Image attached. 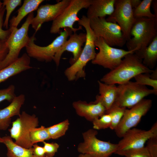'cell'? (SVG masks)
Segmentation results:
<instances>
[{"mask_svg":"<svg viewBox=\"0 0 157 157\" xmlns=\"http://www.w3.org/2000/svg\"><path fill=\"white\" fill-rule=\"evenodd\" d=\"M94 45L99 49L92 64L98 65L112 70L117 67L127 54L134 53V51L126 50L113 47L107 44L101 38H96Z\"/></svg>","mask_w":157,"mask_h":157,"instance_id":"8fae6325","label":"cell"},{"mask_svg":"<svg viewBox=\"0 0 157 157\" xmlns=\"http://www.w3.org/2000/svg\"><path fill=\"white\" fill-rule=\"evenodd\" d=\"M98 132L90 129L83 133L84 142L79 143L78 151L89 157H109L117 150V144L102 141L97 138Z\"/></svg>","mask_w":157,"mask_h":157,"instance_id":"5b68a950","label":"cell"},{"mask_svg":"<svg viewBox=\"0 0 157 157\" xmlns=\"http://www.w3.org/2000/svg\"><path fill=\"white\" fill-rule=\"evenodd\" d=\"M157 61V36L146 48L142 59L143 64L150 69L155 67Z\"/></svg>","mask_w":157,"mask_h":157,"instance_id":"cb8c5ba5","label":"cell"},{"mask_svg":"<svg viewBox=\"0 0 157 157\" xmlns=\"http://www.w3.org/2000/svg\"><path fill=\"white\" fill-rule=\"evenodd\" d=\"M30 57L26 53L6 67L0 70V83L10 77L32 68L30 65Z\"/></svg>","mask_w":157,"mask_h":157,"instance_id":"ffe728a7","label":"cell"},{"mask_svg":"<svg viewBox=\"0 0 157 157\" xmlns=\"http://www.w3.org/2000/svg\"><path fill=\"white\" fill-rule=\"evenodd\" d=\"M72 105L78 115L92 122L106 112L105 107L99 102L88 103L85 101L79 100L74 102Z\"/></svg>","mask_w":157,"mask_h":157,"instance_id":"e0dca14e","label":"cell"},{"mask_svg":"<svg viewBox=\"0 0 157 157\" xmlns=\"http://www.w3.org/2000/svg\"><path fill=\"white\" fill-rule=\"evenodd\" d=\"M3 6H5L6 11L5 19L3 22V26L7 29L8 28V21L10 16L15 9L21 4V0H4Z\"/></svg>","mask_w":157,"mask_h":157,"instance_id":"f546056e","label":"cell"},{"mask_svg":"<svg viewBox=\"0 0 157 157\" xmlns=\"http://www.w3.org/2000/svg\"><path fill=\"white\" fill-rule=\"evenodd\" d=\"M15 90V86L13 85L6 88L0 90V102L5 100L11 102L16 96Z\"/></svg>","mask_w":157,"mask_h":157,"instance_id":"d6a6232c","label":"cell"},{"mask_svg":"<svg viewBox=\"0 0 157 157\" xmlns=\"http://www.w3.org/2000/svg\"><path fill=\"white\" fill-rule=\"evenodd\" d=\"M69 123L67 119L58 124L47 127L51 139H57L65 135Z\"/></svg>","mask_w":157,"mask_h":157,"instance_id":"484cf974","label":"cell"},{"mask_svg":"<svg viewBox=\"0 0 157 157\" xmlns=\"http://www.w3.org/2000/svg\"><path fill=\"white\" fill-rule=\"evenodd\" d=\"M146 147L150 157H157V136L149 139Z\"/></svg>","mask_w":157,"mask_h":157,"instance_id":"d590c367","label":"cell"},{"mask_svg":"<svg viewBox=\"0 0 157 157\" xmlns=\"http://www.w3.org/2000/svg\"><path fill=\"white\" fill-rule=\"evenodd\" d=\"M70 0H63L54 4L42 5L37 10V14L31 22V25L36 32L44 22L54 21L69 5Z\"/></svg>","mask_w":157,"mask_h":157,"instance_id":"9a60e30c","label":"cell"},{"mask_svg":"<svg viewBox=\"0 0 157 157\" xmlns=\"http://www.w3.org/2000/svg\"><path fill=\"white\" fill-rule=\"evenodd\" d=\"M78 22L79 25L85 28L86 39L84 47L78 59L65 70V74L69 81L76 80L80 78H85L86 74L84 68L88 62L94 59L97 53L94 44L97 37L90 27V19L83 15Z\"/></svg>","mask_w":157,"mask_h":157,"instance_id":"3957f363","label":"cell"},{"mask_svg":"<svg viewBox=\"0 0 157 157\" xmlns=\"http://www.w3.org/2000/svg\"><path fill=\"white\" fill-rule=\"evenodd\" d=\"M72 31L69 28H64L60 31V35L49 44L44 47L37 45L34 42L35 34L30 37L28 45L25 47L26 53L30 57L40 61L50 62L53 60L56 54L67 40Z\"/></svg>","mask_w":157,"mask_h":157,"instance_id":"8992f818","label":"cell"},{"mask_svg":"<svg viewBox=\"0 0 157 157\" xmlns=\"http://www.w3.org/2000/svg\"><path fill=\"white\" fill-rule=\"evenodd\" d=\"M3 142V140L2 138L0 137V143H2Z\"/></svg>","mask_w":157,"mask_h":157,"instance_id":"ee69618b","label":"cell"},{"mask_svg":"<svg viewBox=\"0 0 157 157\" xmlns=\"http://www.w3.org/2000/svg\"><path fill=\"white\" fill-rule=\"evenodd\" d=\"M90 25L97 38H101L109 46L122 47L126 42L119 26L106 21L105 17L90 19Z\"/></svg>","mask_w":157,"mask_h":157,"instance_id":"52a82bcc","label":"cell"},{"mask_svg":"<svg viewBox=\"0 0 157 157\" xmlns=\"http://www.w3.org/2000/svg\"><path fill=\"white\" fill-rule=\"evenodd\" d=\"M157 68L150 74V76L152 79L157 80Z\"/></svg>","mask_w":157,"mask_h":157,"instance_id":"60d3db41","label":"cell"},{"mask_svg":"<svg viewBox=\"0 0 157 157\" xmlns=\"http://www.w3.org/2000/svg\"><path fill=\"white\" fill-rule=\"evenodd\" d=\"M30 138L33 145L38 142H43L51 139L47 128L43 126L32 129L30 133Z\"/></svg>","mask_w":157,"mask_h":157,"instance_id":"4316f807","label":"cell"},{"mask_svg":"<svg viewBox=\"0 0 157 157\" xmlns=\"http://www.w3.org/2000/svg\"><path fill=\"white\" fill-rule=\"evenodd\" d=\"M3 6V3L0 0V9Z\"/></svg>","mask_w":157,"mask_h":157,"instance_id":"7bdbcfd3","label":"cell"},{"mask_svg":"<svg viewBox=\"0 0 157 157\" xmlns=\"http://www.w3.org/2000/svg\"><path fill=\"white\" fill-rule=\"evenodd\" d=\"M78 157H89V156L87 154H81L79 155Z\"/></svg>","mask_w":157,"mask_h":157,"instance_id":"b9f144b4","label":"cell"},{"mask_svg":"<svg viewBox=\"0 0 157 157\" xmlns=\"http://www.w3.org/2000/svg\"><path fill=\"white\" fill-rule=\"evenodd\" d=\"M93 128L95 130L104 129L110 127L111 118L110 114L105 113L92 122Z\"/></svg>","mask_w":157,"mask_h":157,"instance_id":"4dcf8cb0","label":"cell"},{"mask_svg":"<svg viewBox=\"0 0 157 157\" xmlns=\"http://www.w3.org/2000/svg\"><path fill=\"white\" fill-rule=\"evenodd\" d=\"M152 105L151 100L144 99L130 109L126 108L115 130L117 136L122 138L126 132L136 126L149 111Z\"/></svg>","mask_w":157,"mask_h":157,"instance_id":"7c38bea8","label":"cell"},{"mask_svg":"<svg viewBox=\"0 0 157 157\" xmlns=\"http://www.w3.org/2000/svg\"><path fill=\"white\" fill-rule=\"evenodd\" d=\"M38 119L34 114L29 115L23 111L9 129L10 137L15 140V143L27 149L32 147L30 138L31 130L39 126Z\"/></svg>","mask_w":157,"mask_h":157,"instance_id":"9c48e42d","label":"cell"},{"mask_svg":"<svg viewBox=\"0 0 157 157\" xmlns=\"http://www.w3.org/2000/svg\"><path fill=\"white\" fill-rule=\"evenodd\" d=\"M117 97L114 103L121 107L130 108L149 95H156L153 89L129 81L117 86Z\"/></svg>","mask_w":157,"mask_h":157,"instance_id":"ba28073f","label":"cell"},{"mask_svg":"<svg viewBox=\"0 0 157 157\" xmlns=\"http://www.w3.org/2000/svg\"><path fill=\"white\" fill-rule=\"evenodd\" d=\"M86 39V33H76L69 36V39L67 40L55 55L53 59L57 66L60 63V60L63 52L67 51L72 53L73 57L70 60L71 65L75 63L79 57L83 48L82 46L85 43Z\"/></svg>","mask_w":157,"mask_h":157,"instance_id":"2e32d148","label":"cell"},{"mask_svg":"<svg viewBox=\"0 0 157 157\" xmlns=\"http://www.w3.org/2000/svg\"><path fill=\"white\" fill-rule=\"evenodd\" d=\"M131 6L133 9L138 7L141 2L140 0H130Z\"/></svg>","mask_w":157,"mask_h":157,"instance_id":"ab89813d","label":"cell"},{"mask_svg":"<svg viewBox=\"0 0 157 157\" xmlns=\"http://www.w3.org/2000/svg\"><path fill=\"white\" fill-rule=\"evenodd\" d=\"M33 154L35 157H45V153L43 147L35 144L32 147Z\"/></svg>","mask_w":157,"mask_h":157,"instance_id":"74e56055","label":"cell"},{"mask_svg":"<svg viewBox=\"0 0 157 157\" xmlns=\"http://www.w3.org/2000/svg\"><path fill=\"white\" fill-rule=\"evenodd\" d=\"M8 52L6 40L0 39V63L5 59Z\"/></svg>","mask_w":157,"mask_h":157,"instance_id":"8d00e7d4","label":"cell"},{"mask_svg":"<svg viewBox=\"0 0 157 157\" xmlns=\"http://www.w3.org/2000/svg\"><path fill=\"white\" fill-rule=\"evenodd\" d=\"M99 95H97L93 102H99L108 111L115 103L118 92L117 86L115 84H108L98 81Z\"/></svg>","mask_w":157,"mask_h":157,"instance_id":"d6986e66","label":"cell"},{"mask_svg":"<svg viewBox=\"0 0 157 157\" xmlns=\"http://www.w3.org/2000/svg\"><path fill=\"white\" fill-rule=\"evenodd\" d=\"M5 10V6H3L0 9V39L6 40L11 34V30L10 28L6 30L2 28L3 24V18Z\"/></svg>","mask_w":157,"mask_h":157,"instance_id":"e575fe53","label":"cell"},{"mask_svg":"<svg viewBox=\"0 0 157 157\" xmlns=\"http://www.w3.org/2000/svg\"><path fill=\"white\" fill-rule=\"evenodd\" d=\"M157 136V122L148 130L135 128L131 129L126 132L117 144V150L115 154L142 148L149 139Z\"/></svg>","mask_w":157,"mask_h":157,"instance_id":"5bb4252c","label":"cell"},{"mask_svg":"<svg viewBox=\"0 0 157 157\" xmlns=\"http://www.w3.org/2000/svg\"><path fill=\"white\" fill-rule=\"evenodd\" d=\"M153 8L155 18L157 19V0H153L151 5Z\"/></svg>","mask_w":157,"mask_h":157,"instance_id":"f35d334b","label":"cell"},{"mask_svg":"<svg viewBox=\"0 0 157 157\" xmlns=\"http://www.w3.org/2000/svg\"><path fill=\"white\" fill-rule=\"evenodd\" d=\"M115 154L125 157H150L146 147L138 149L119 152Z\"/></svg>","mask_w":157,"mask_h":157,"instance_id":"1f68e13d","label":"cell"},{"mask_svg":"<svg viewBox=\"0 0 157 157\" xmlns=\"http://www.w3.org/2000/svg\"><path fill=\"white\" fill-rule=\"evenodd\" d=\"M135 82L140 84L148 85L153 88V89L157 94V80L151 78L149 73L139 74L134 78Z\"/></svg>","mask_w":157,"mask_h":157,"instance_id":"f1b7e54d","label":"cell"},{"mask_svg":"<svg viewBox=\"0 0 157 157\" xmlns=\"http://www.w3.org/2000/svg\"><path fill=\"white\" fill-rule=\"evenodd\" d=\"M25 100V95L21 94L16 96L8 106L0 109V130H7L11 123L12 117L20 115L21 108Z\"/></svg>","mask_w":157,"mask_h":157,"instance_id":"ac0fdd59","label":"cell"},{"mask_svg":"<svg viewBox=\"0 0 157 157\" xmlns=\"http://www.w3.org/2000/svg\"><path fill=\"white\" fill-rule=\"evenodd\" d=\"M92 0H70L69 5L63 12L53 21L50 29L52 34L59 33L60 29L69 28L74 33L82 29V26L74 28V23L78 21L77 14L83 8L87 9L91 4Z\"/></svg>","mask_w":157,"mask_h":157,"instance_id":"30bf717a","label":"cell"},{"mask_svg":"<svg viewBox=\"0 0 157 157\" xmlns=\"http://www.w3.org/2000/svg\"><path fill=\"white\" fill-rule=\"evenodd\" d=\"M34 17L33 12L29 13L21 27L10 28L11 34L6 40L8 52L5 59L0 63V70L13 63L19 58L21 49L28 44L31 38L28 32L32 19Z\"/></svg>","mask_w":157,"mask_h":157,"instance_id":"277c9868","label":"cell"},{"mask_svg":"<svg viewBox=\"0 0 157 157\" xmlns=\"http://www.w3.org/2000/svg\"><path fill=\"white\" fill-rule=\"evenodd\" d=\"M153 0H143L139 6L133 9V15L135 19L143 17L155 18L150 10Z\"/></svg>","mask_w":157,"mask_h":157,"instance_id":"d4e9b609","label":"cell"},{"mask_svg":"<svg viewBox=\"0 0 157 157\" xmlns=\"http://www.w3.org/2000/svg\"><path fill=\"white\" fill-rule=\"evenodd\" d=\"M113 12L106 19L119 26L127 41L131 38V29L135 20L130 0H115Z\"/></svg>","mask_w":157,"mask_h":157,"instance_id":"4fadbf2b","label":"cell"},{"mask_svg":"<svg viewBox=\"0 0 157 157\" xmlns=\"http://www.w3.org/2000/svg\"><path fill=\"white\" fill-rule=\"evenodd\" d=\"M153 70L148 68L134 53L128 54L123 58L120 64L110 70L101 79L100 81L108 84L120 85L129 81L141 73H151Z\"/></svg>","mask_w":157,"mask_h":157,"instance_id":"7a4b0ae2","label":"cell"},{"mask_svg":"<svg viewBox=\"0 0 157 157\" xmlns=\"http://www.w3.org/2000/svg\"><path fill=\"white\" fill-rule=\"evenodd\" d=\"M44 0H25L22 6L17 11V14L10 20V28L17 26L23 18L27 15L37 10L39 6Z\"/></svg>","mask_w":157,"mask_h":157,"instance_id":"7402d4cb","label":"cell"},{"mask_svg":"<svg viewBox=\"0 0 157 157\" xmlns=\"http://www.w3.org/2000/svg\"><path fill=\"white\" fill-rule=\"evenodd\" d=\"M115 0H92L87 8L86 17L91 19L110 15L114 10Z\"/></svg>","mask_w":157,"mask_h":157,"instance_id":"44dd1931","label":"cell"},{"mask_svg":"<svg viewBox=\"0 0 157 157\" xmlns=\"http://www.w3.org/2000/svg\"><path fill=\"white\" fill-rule=\"evenodd\" d=\"M126 109L121 107L114 104L110 110L106 113L110 114L111 118V122L110 128L114 130L119 124L124 112Z\"/></svg>","mask_w":157,"mask_h":157,"instance_id":"83f0119b","label":"cell"},{"mask_svg":"<svg viewBox=\"0 0 157 157\" xmlns=\"http://www.w3.org/2000/svg\"><path fill=\"white\" fill-rule=\"evenodd\" d=\"M131 38L126 41L128 50L142 60L145 51L157 36V19L143 17L135 19L130 32Z\"/></svg>","mask_w":157,"mask_h":157,"instance_id":"6da1fadb","label":"cell"},{"mask_svg":"<svg viewBox=\"0 0 157 157\" xmlns=\"http://www.w3.org/2000/svg\"><path fill=\"white\" fill-rule=\"evenodd\" d=\"M2 138L3 143L7 148V157H35L33 154L32 147L27 149L17 144L9 136Z\"/></svg>","mask_w":157,"mask_h":157,"instance_id":"603a6c76","label":"cell"},{"mask_svg":"<svg viewBox=\"0 0 157 157\" xmlns=\"http://www.w3.org/2000/svg\"><path fill=\"white\" fill-rule=\"evenodd\" d=\"M45 157H53L57 152L59 145L56 143H48L45 141L43 142Z\"/></svg>","mask_w":157,"mask_h":157,"instance_id":"836d02e7","label":"cell"}]
</instances>
